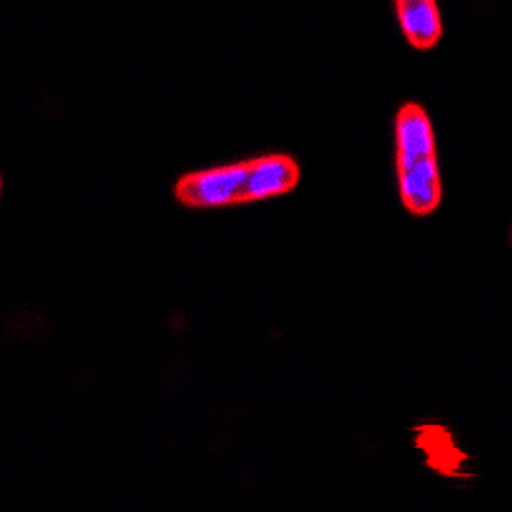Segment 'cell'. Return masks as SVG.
<instances>
[{
  "label": "cell",
  "instance_id": "obj_2",
  "mask_svg": "<svg viewBox=\"0 0 512 512\" xmlns=\"http://www.w3.org/2000/svg\"><path fill=\"white\" fill-rule=\"evenodd\" d=\"M249 162L223 164L203 172H192L177 185V198L190 208H228L249 203Z\"/></svg>",
  "mask_w": 512,
  "mask_h": 512
},
{
  "label": "cell",
  "instance_id": "obj_3",
  "mask_svg": "<svg viewBox=\"0 0 512 512\" xmlns=\"http://www.w3.org/2000/svg\"><path fill=\"white\" fill-rule=\"evenodd\" d=\"M297 180H300V169L290 157L272 154V157L251 159L249 180H246L249 203L287 195L290 190H295Z\"/></svg>",
  "mask_w": 512,
  "mask_h": 512
},
{
  "label": "cell",
  "instance_id": "obj_1",
  "mask_svg": "<svg viewBox=\"0 0 512 512\" xmlns=\"http://www.w3.org/2000/svg\"><path fill=\"white\" fill-rule=\"evenodd\" d=\"M395 146L402 205L413 216H428L441 203V167L433 123L420 105L408 103L397 113Z\"/></svg>",
  "mask_w": 512,
  "mask_h": 512
},
{
  "label": "cell",
  "instance_id": "obj_4",
  "mask_svg": "<svg viewBox=\"0 0 512 512\" xmlns=\"http://www.w3.org/2000/svg\"><path fill=\"white\" fill-rule=\"evenodd\" d=\"M397 21L415 49H431L436 47L443 34L441 11H438L436 0H395Z\"/></svg>",
  "mask_w": 512,
  "mask_h": 512
}]
</instances>
